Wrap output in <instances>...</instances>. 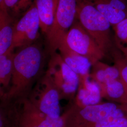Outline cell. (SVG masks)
<instances>
[{"label":"cell","mask_w":127,"mask_h":127,"mask_svg":"<svg viewBox=\"0 0 127 127\" xmlns=\"http://www.w3.org/2000/svg\"><path fill=\"white\" fill-rule=\"evenodd\" d=\"M108 19L112 27L127 18V2L123 0H88Z\"/></svg>","instance_id":"obj_11"},{"label":"cell","mask_w":127,"mask_h":127,"mask_svg":"<svg viewBox=\"0 0 127 127\" xmlns=\"http://www.w3.org/2000/svg\"><path fill=\"white\" fill-rule=\"evenodd\" d=\"M44 62L41 46L32 44L15 53L9 89L2 98L3 103L27 97L32 85L40 75Z\"/></svg>","instance_id":"obj_1"},{"label":"cell","mask_w":127,"mask_h":127,"mask_svg":"<svg viewBox=\"0 0 127 127\" xmlns=\"http://www.w3.org/2000/svg\"><path fill=\"white\" fill-rule=\"evenodd\" d=\"M40 29V18L34 3L14 25L13 41L9 51L32 44L38 37Z\"/></svg>","instance_id":"obj_9"},{"label":"cell","mask_w":127,"mask_h":127,"mask_svg":"<svg viewBox=\"0 0 127 127\" xmlns=\"http://www.w3.org/2000/svg\"><path fill=\"white\" fill-rule=\"evenodd\" d=\"M124 0V1H127V0Z\"/></svg>","instance_id":"obj_23"},{"label":"cell","mask_w":127,"mask_h":127,"mask_svg":"<svg viewBox=\"0 0 127 127\" xmlns=\"http://www.w3.org/2000/svg\"><path fill=\"white\" fill-rule=\"evenodd\" d=\"M92 80L98 84H103L120 79V74L118 68L114 64L111 66L98 61L92 66V71L90 73Z\"/></svg>","instance_id":"obj_16"},{"label":"cell","mask_w":127,"mask_h":127,"mask_svg":"<svg viewBox=\"0 0 127 127\" xmlns=\"http://www.w3.org/2000/svg\"><path fill=\"white\" fill-rule=\"evenodd\" d=\"M79 76V84L75 104L85 106L100 103L102 97L98 84L91 79L90 74Z\"/></svg>","instance_id":"obj_10"},{"label":"cell","mask_w":127,"mask_h":127,"mask_svg":"<svg viewBox=\"0 0 127 127\" xmlns=\"http://www.w3.org/2000/svg\"><path fill=\"white\" fill-rule=\"evenodd\" d=\"M111 56L114 59V65L119 71L120 79L127 92V60L118 50H114Z\"/></svg>","instance_id":"obj_21"},{"label":"cell","mask_w":127,"mask_h":127,"mask_svg":"<svg viewBox=\"0 0 127 127\" xmlns=\"http://www.w3.org/2000/svg\"><path fill=\"white\" fill-rule=\"evenodd\" d=\"M77 19L105 56L115 49L111 23L88 0H77Z\"/></svg>","instance_id":"obj_2"},{"label":"cell","mask_w":127,"mask_h":127,"mask_svg":"<svg viewBox=\"0 0 127 127\" xmlns=\"http://www.w3.org/2000/svg\"><path fill=\"white\" fill-rule=\"evenodd\" d=\"M122 104L108 102L80 106L74 104L64 114V127H83L103 121Z\"/></svg>","instance_id":"obj_6"},{"label":"cell","mask_w":127,"mask_h":127,"mask_svg":"<svg viewBox=\"0 0 127 127\" xmlns=\"http://www.w3.org/2000/svg\"><path fill=\"white\" fill-rule=\"evenodd\" d=\"M8 107V115L11 127H64L63 114L52 118L41 112L27 97L4 104Z\"/></svg>","instance_id":"obj_3"},{"label":"cell","mask_w":127,"mask_h":127,"mask_svg":"<svg viewBox=\"0 0 127 127\" xmlns=\"http://www.w3.org/2000/svg\"><path fill=\"white\" fill-rule=\"evenodd\" d=\"M58 50L64 62L79 75L90 74L92 64L87 58L72 50L64 40Z\"/></svg>","instance_id":"obj_12"},{"label":"cell","mask_w":127,"mask_h":127,"mask_svg":"<svg viewBox=\"0 0 127 127\" xmlns=\"http://www.w3.org/2000/svg\"><path fill=\"white\" fill-rule=\"evenodd\" d=\"M14 51H8L0 55V97H3L9 89L13 70L15 53Z\"/></svg>","instance_id":"obj_17"},{"label":"cell","mask_w":127,"mask_h":127,"mask_svg":"<svg viewBox=\"0 0 127 127\" xmlns=\"http://www.w3.org/2000/svg\"><path fill=\"white\" fill-rule=\"evenodd\" d=\"M5 0H0V8H2L4 4Z\"/></svg>","instance_id":"obj_22"},{"label":"cell","mask_w":127,"mask_h":127,"mask_svg":"<svg viewBox=\"0 0 127 127\" xmlns=\"http://www.w3.org/2000/svg\"><path fill=\"white\" fill-rule=\"evenodd\" d=\"M64 40L72 50L89 59L92 65L106 56L77 19Z\"/></svg>","instance_id":"obj_7"},{"label":"cell","mask_w":127,"mask_h":127,"mask_svg":"<svg viewBox=\"0 0 127 127\" xmlns=\"http://www.w3.org/2000/svg\"><path fill=\"white\" fill-rule=\"evenodd\" d=\"M47 71L59 90L61 99L75 95L79 86V76L64 62L60 54L56 52L51 55Z\"/></svg>","instance_id":"obj_8"},{"label":"cell","mask_w":127,"mask_h":127,"mask_svg":"<svg viewBox=\"0 0 127 127\" xmlns=\"http://www.w3.org/2000/svg\"><path fill=\"white\" fill-rule=\"evenodd\" d=\"M59 0H36L40 22V29L45 34L49 30L54 20Z\"/></svg>","instance_id":"obj_13"},{"label":"cell","mask_w":127,"mask_h":127,"mask_svg":"<svg viewBox=\"0 0 127 127\" xmlns=\"http://www.w3.org/2000/svg\"><path fill=\"white\" fill-rule=\"evenodd\" d=\"M83 127H127V104H122L109 117Z\"/></svg>","instance_id":"obj_18"},{"label":"cell","mask_w":127,"mask_h":127,"mask_svg":"<svg viewBox=\"0 0 127 127\" xmlns=\"http://www.w3.org/2000/svg\"><path fill=\"white\" fill-rule=\"evenodd\" d=\"M13 18L7 10H0V55L9 51L13 38Z\"/></svg>","instance_id":"obj_15"},{"label":"cell","mask_w":127,"mask_h":127,"mask_svg":"<svg viewBox=\"0 0 127 127\" xmlns=\"http://www.w3.org/2000/svg\"><path fill=\"white\" fill-rule=\"evenodd\" d=\"M41 112L52 118L61 116L59 90L48 71L37 83L27 97Z\"/></svg>","instance_id":"obj_5"},{"label":"cell","mask_w":127,"mask_h":127,"mask_svg":"<svg viewBox=\"0 0 127 127\" xmlns=\"http://www.w3.org/2000/svg\"><path fill=\"white\" fill-rule=\"evenodd\" d=\"M113 28L115 46L123 57L127 60V18Z\"/></svg>","instance_id":"obj_19"},{"label":"cell","mask_w":127,"mask_h":127,"mask_svg":"<svg viewBox=\"0 0 127 127\" xmlns=\"http://www.w3.org/2000/svg\"><path fill=\"white\" fill-rule=\"evenodd\" d=\"M98 85L102 97L111 102L127 104V91L120 79Z\"/></svg>","instance_id":"obj_14"},{"label":"cell","mask_w":127,"mask_h":127,"mask_svg":"<svg viewBox=\"0 0 127 127\" xmlns=\"http://www.w3.org/2000/svg\"><path fill=\"white\" fill-rule=\"evenodd\" d=\"M77 0H59L54 20L46 34L51 55L58 50L69 30L77 19Z\"/></svg>","instance_id":"obj_4"},{"label":"cell","mask_w":127,"mask_h":127,"mask_svg":"<svg viewBox=\"0 0 127 127\" xmlns=\"http://www.w3.org/2000/svg\"><path fill=\"white\" fill-rule=\"evenodd\" d=\"M36 0H5L0 10H7L14 16L23 15L33 4Z\"/></svg>","instance_id":"obj_20"}]
</instances>
